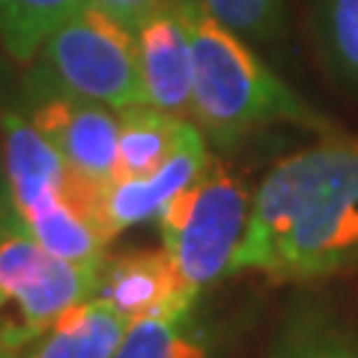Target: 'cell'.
<instances>
[{"label": "cell", "mask_w": 358, "mask_h": 358, "mask_svg": "<svg viewBox=\"0 0 358 358\" xmlns=\"http://www.w3.org/2000/svg\"><path fill=\"white\" fill-rule=\"evenodd\" d=\"M245 39H272L284 27V0H197Z\"/></svg>", "instance_id": "obj_16"}, {"label": "cell", "mask_w": 358, "mask_h": 358, "mask_svg": "<svg viewBox=\"0 0 358 358\" xmlns=\"http://www.w3.org/2000/svg\"><path fill=\"white\" fill-rule=\"evenodd\" d=\"M96 296L108 299L129 322L171 305L200 301V293L179 278L164 248H126L108 254L99 272Z\"/></svg>", "instance_id": "obj_10"}, {"label": "cell", "mask_w": 358, "mask_h": 358, "mask_svg": "<svg viewBox=\"0 0 358 358\" xmlns=\"http://www.w3.org/2000/svg\"><path fill=\"white\" fill-rule=\"evenodd\" d=\"M6 212H13V203H9V192H6V176H3V162H0V221L6 218Z\"/></svg>", "instance_id": "obj_19"}, {"label": "cell", "mask_w": 358, "mask_h": 358, "mask_svg": "<svg viewBox=\"0 0 358 358\" xmlns=\"http://www.w3.org/2000/svg\"><path fill=\"white\" fill-rule=\"evenodd\" d=\"M87 3L99 6L102 13H108L114 21H120L122 27H129L134 33L141 21H147L152 13H159L162 6L173 3V0H87Z\"/></svg>", "instance_id": "obj_18"}, {"label": "cell", "mask_w": 358, "mask_h": 358, "mask_svg": "<svg viewBox=\"0 0 358 358\" xmlns=\"http://www.w3.org/2000/svg\"><path fill=\"white\" fill-rule=\"evenodd\" d=\"M0 358H21V355H13V352H0Z\"/></svg>", "instance_id": "obj_21"}, {"label": "cell", "mask_w": 358, "mask_h": 358, "mask_svg": "<svg viewBox=\"0 0 358 358\" xmlns=\"http://www.w3.org/2000/svg\"><path fill=\"white\" fill-rule=\"evenodd\" d=\"M120 114L117 179L147 176L173 152L179 134L192 120L171 117L152 105H134Z\"/></svg>", "instance_id": "obj_13"}, {"label": "cell", "mask_w": 358, "mask_h": 358, "mask_svg": "<svg viewBox=\"0 0 358 358\" xmlns=\"http://www.w3.org/2000/svg\"><path fill=\"white\" fill-rule=\"evenodd\" d=\"M30 122L48 138L75 176L96 188H108L117 179L120 114L93 99L33 75L30 81Z\"/></svg>", "instance_id": "obj_6"}, {"label": "cell", "mask_w": 358, "mask_h": 358, "mask_svg": "<svg viewBox=\"0 0 358 358\" xmlns=\"http://www.w3.org/2000/svg\"><path fill=\"white\" fill-rule=\"evenodd\" d=\"M81 0H0V42L15 63H33L54 27Z\"/></svg>", "instance_id": "obj_15"}, {"label": "cell", "mask_w": 358, "mask_h": 358, "mask_svg": "<svg viewBox=\"0 0 358 358\" xmlns=\"http://www.w3.org/2000/svg\"><path fill=\"white\" fill-rule=\"evenodd\" d=\"M212 164L206 134L188 122L179 134L173 152L147 176L114 179L102 192V227L114 242L126 230L155 221L171 200L192 188Z\"/></svg>", "instance_id": "obj_7"}, {"label": "cell", "mask_w": 358, "mask_h": 358, "mask_svg": "<svg viewBox=\"0 0 358 358\" xmlns=\"http://www.w3.org/2000/svg\"><path fill=\"white\" fill-rule=\"evenodd\" d=\"M114 358H215V343L197 301H182L129 322Z\"/></svg>", "instance_id": "obj_12"}, {"label": "cell", "mask_w": 358, "mask_h": 358, "mask_svg": "<svg viewBox=\"0 0 358 358\" xmlns=\"http://www.w3.org/2000/svg\"><path fill=\"white\" fill-rule=\"evenodd\" d=\"M99 272L54 257L13 212L0 221V352L21 355L63 310L96 296Z\"/></svg>", "instance_id": "obj_3"}, {"label": "cell", "mask_w": 358, "mask_h": 358, "mask_svg": "<svg viewBox=\"0 0 358 358\" xmlns=\"http://www.w3.org/2000/svg\"><path fill=\"white\" fill-rule=\"evenodd\" d=\"M176 6L192 42V122L206 141L230 147L268 126L331 131L329 120L268 69L245 36L197 0H176Z\"/></svg>", "instance_id": "obj_2"}, {"label": "cell", "mask_w": 358, "mask_h": 358, "mask_svg": "<svg viewBox=\"0 0 358 358\" xmlns=\"http://www.w3.org/2000/svg\"><path fill=\"white\" fill-rule=\"evenodd\" d=\"M143 102L179 120H192V42L176 0L134 30Z\"/></svg>", "instance_id": "obj_9"}, {"label": "cell", "mask_w": 358, "mask_h": 358, "mask_svg": "<svg viewBox=\"0 0 358 358\" xmlns=\"http://www.w3.org/2000/svg\"><path fill=\"white\" fill-rule=\"evenodd\" d=\"M6 93V69H3V60H0V99Z\"/></svg>", "instance_id": "obj_20"}, {"label": "cell", "mask_w": 358, "mask_h": 358, "mask_svg": "<svg viewBox=\"0 0 358 358\" xmlns=\"http://www.w3.org/2000/svg\"><path fill=\"white\" fill-rule=\"evenodd\" d=\"M36 60V75L75 96L114 110L147 105L134 33L87 0L54 27Z\"/></svg>", "instance_id": "obj_5"}, {"label": "cell", "mask_w": 358, "mask_h": 358, "mask_svg": "<svg viewBox=\"0 0 358 358\" xmlns=\"http://www.w3.org/2000/svg\"><path fill=\"white\" fill-rule=\"evenodd\" d=\"M358 268V134L326 131L268 167L233 272L317 284Z\"/></svg>", "instance_id": "obj_1"}, {"label": "cell", "mask_w": 358, "mask_h": 358, "mask_svg": "<svg viewBox=\"0 0 358 358\" xmlns=\"http://www.w3.org/2000/svg\"><path fill=\"white\" fill-rule=\"evenodd\" d=\"M0 162H3L9 203L21 221L54 200L72 203L75 173L57 147L21 110H0Z\"/></svg>", "instance_id": "obj_8"}, {"label": "cell", "mask_w": 358, "mask_h": 358, "mask_svg": "<svg viewBox=\"0 0 358 358\" xmlns=\"http://www.w3.org/2000/svg\"><path fill=\"white\" fill-rule=\"evenodd\" d=\"M266 358H358V341L329 308L301 301L284 313Z\"/></svg>", "instance_id": "obj_14"}, {"label": "cell", "mask_w": 358, "mask_h": 358, "mask_svg": "<svg viewBox=\"0 0 358 358\" xmlns=\"http://www.w3.org/2000/svg\"><path fill=\"white\" fill-rule=\"evenodd\" d=\"M248 212L251 194L218 159H212L206 173L179 192L155 218L162 248L194 293H203L230 275L248 227Z\"/></svg>", "instance_id": "obj_4"}, {"label": "cell", "mask_w": 358, "mask_h": 358, "mask_svg": "<svg viewBox=\"0 0 358 358\" xmlns=\"http://www.w3.org/2000/svg\"><path fill=\"white\" fill-rule=\"evenodd\" d=\"M126 329L129 320L108 299L90 296L63 310L21 358H114Z\"/></svg>", "instance_id": "obj_11"}, {"label": "cell", "mask_w": 358, "mask_h": 358, "mask_svg": "<svg viewBox=\"0 0 358 358\" xmlns=\"http://www.w3.org/2000/svg\"><path fill=\"white\" fill-rule=\"evenodd\" d=\"M322 30L334 66L358 84V0H326Z\"/></svg>", "instance_id": "obj_17"}]
</instances>
